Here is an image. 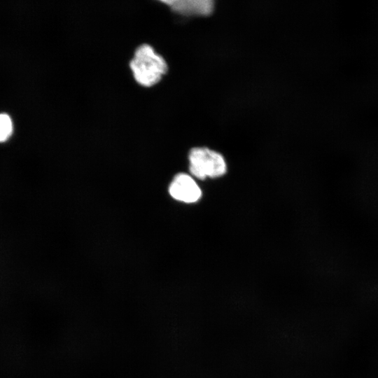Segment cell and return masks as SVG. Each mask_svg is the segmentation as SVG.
<instances>
[{
  "instance_id": "3",
  "label": "cell",
  "mask_w": 378,
  "mask_h": 378,
  "mask_svg": "<svg viewBox=\"0 0 378 378\" xmlns=\"http://www.w3.org/2000/svg\"><path fill=\"white\" fill-rule=\"evenodd\" d=\"M169 192L176 200L192 203L197 202L202 195V192L195 180L186 174H177L171 183Z\"/></svg>"
},
{
  "instance_id": "1",
  "label": "cell",
  "mask_w": 378,
  "mask_h": 378,
  "mask_svg": "<svg viewBox=\"0 0 378 378\" xmlns=\"http://www.w3.org/2000/svg\"><path fill=\"white\" fill-rule=\"evenodd\" d=\"M130 68L139 84L150 87L158 83L166 74L167 65L153 47L144 44L136 50L130 62Z\"/></svg>"
},
{
  "instance_id": "4",
  "label": "cell",
  "mask_w": 378,
  "mask_h": 378,
  "mask_svg": "<svg viewBox=\"0 0 378 378\" xmlns=\"http://www.w3.org/2000/svg\"><path fill=\"white\" fill-rule=\"evenodd\" d=\"M171 9L184 15H208L214 10L211 0H169L162 1Z\"/></svg>"
},
{
  "instance_id": "2",
  "label": "cell",
  "mask_w": 378,
  "mask_h": 378,
  "mask_svg": "<svg viewBox=\"0 0 378 378\" xmlns=\"http://www.w3.org/2000/svg\"><path fill=\"white\" fill-rule=\"evenodd\" d=\"M190 172L196 178L218 177L226 172V164L218 153L207 148H194L189 153Z\"/></svg>"
},
{
  "instance_id": "5",
  "label": "cell",
  "mask_w": 378,
  "mask_h": 378,
  "mask_svg": "<svg viewBox=\"0 0 378 378\" xmlns=\"http://www.w3.org/2000/svg\"><path fill=\"white\" fill-rule=\"evenodd\" d=\"M13 132V122L8 115L0 113V142L6 141Z\"/></svg>"
}]
</instances>
